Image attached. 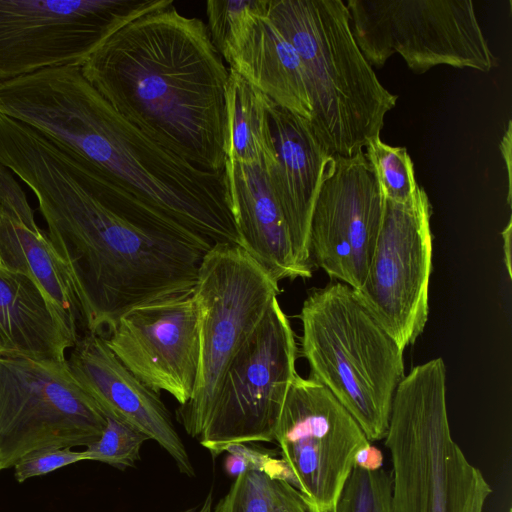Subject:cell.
Listing matches in <instances>:
<instances>
[{
	"label": "cell",
	"mask_w": 512,
	"mask_h": 512,
	"mask_svg": "<svg viewBox=\"0 0 512 512\" xmlns=\"http://www.w3.org/2000/svg\"><path fill=\"white\" fill-rule=\"evenodd\" d=\"M0 114L66 153L115 212L213 246L239 245L224 172L203 170L151 140L110 106L80 66L0 80Z\"/></svg>",
	"instance_id": "obj_1"
},
{
	"label": "cell",
	"mask_w": 512,
	"mask_h": 512,
	"mask_svg": "<svg viewBox=\"0 0 512 512\" xmlns=\"http://www.w3.org/2000/svg\"><path fill=\"white\" fill-rule=\"evenodd\" d=\"M0 163L35 194L86 331L104 336L130 309L194 288L211 243L115 212L90 191L66 153L7 116L0 117Z\"/></svg>",
	"instance_id": "obj_2"
},
{
	"label": "cell",
	"mask_w": 512,
	"mask_h": 512,
	"mask_svg": "<svg viewBox=\"0 0 512 512\" xmlns=\"http://www.w3.org/2000/svg\"><path fill=\"white\" fill-rule=\"evenodd\" d=\"M110 106L151 140L211 172H224L229 69L207 26L171 5L111 35L80 66Z\"/></svg>",
	"instance_id": "obj_3"
},
{
	"label": "cell",
	"mask_w": 512,
	"mask_h": 512,
	"mask_svg": "<svg viewBox=\"0 0 512 512\" xmlns=\"http://www.w3.org/2000/svg\"><path fill=\"white\" fill-rule=\"evenodd\" d=\"M266 14L296 50L313 106L312 130L332 156H353L380 136L398 95L361 53L342 0H266Z\"/></svg>",
	"instance_id": "obj_4"
},
{
	"label": "cell",
	"mask_w": 512,
	"mask_h": 512,
	"mask_svg": "<svg viewBox=\"0 0 512 512\" xmlns=\"http://www.w3.org/2000/svg\"><path fill=\"white\" fill-rule=\"evenodd\" d=\"M384 444L394 512H483L492 488L452 437L441 357L415 366L397 386Z\"/></svg>",
	"instance_id": "obj_5"
},
{
	"label": "cell",
	"mask_w": 512,
	"mask_h": 512,
	"mask_svg": "<svg viewBox=\"0 0 512 512\" xmlns=\"http://www.w3.org/2000/svg\"><path fill=\"white\" fill-rule=\"evenodd\" d=\"M301 353L317 380L359 424L369 442L384 439L403 350L353 288L332 281L309 292L299 314Z\"/></svg>",
	"instance_id": "obj_6"
},
{
	"label": "cell",
	"mask_w": 512,
	"mask_h": 512,
	"mask_svg": "<svg viewBox=\"0 0 512 512\" xmlns=\"http://www.w3.org/2000/svg\"><path fill=\"white\" fill-rule=\"evenodd\" d=\"M279 293L278 282L238 244H216L204 256L193 288L198 376L192 396L176 409L191 437L202 434L231 360Z\"/></svg>",
	"instance_id": "obj_7"
},
{
	"label": "cell",
	"mask_w": 512,
	"mask_h": 512,
	"mask_svg": "<svg viewBox=\"0 0 512 512\" xmlns=\"http://www.w3.org/2000/svg\"><path fill=\"white\" fill-rule=\"evenodd\" d=\"M353 37L370 66L395 53L413 73L438 65L489 72L498 60L470 0H348Z\"/></svg>",
	"instance_id": "obj_8"
},
{
	"label": "cell",
	"mask_w": 512,
	"mask_h": 512,
	"mask_svg": "<svg viewBox=\"0 0 512 512\" xmlns=\"http://www.w3.org/2000/svg\"><path fill=\"white\" fill-rule=\"evenodd\" d=\"M105 426L67 360L0 355V473L38 449L87 447Z\"/></svg>",
	"instance_id": "obj_9"
},
{
	"label": "cell",
	"mask_w": 512,
	"mask_h": 512,
	"mask_svg": "<svg viewBox=\"0 0 512 512\" xmlns=\"http://www.w3.org/2000/svg\"><path fill=\"white\" fill-rule=\"evenodd\" d=\"M297 344L278 299L231 360L200 444L215 458L232 444L274 442L296 372Z\"/></svg>",
	"instance_id": "obj_10"
},
{
	"label": "cell",
	"mask_w": 512,
	"mask_h": 512,
	"mask_svg": "<svg viewBox=\"0 0 512 512\" xmlns=\"http://www.w3.org/2000/svg\"><path fill=\"white\" fill-rule=\"evenodd\" d=\"M171 0H0V80L81 66L128 22Z\"/></svg>",
	"instance_id": "obj_11"
},
{
	"label": "cell",
	"mask_w": 512,
	"mask_h": 512,
	"mask_svg": "<svg viewBox=\"0 0 512 512\" xmlns=\"http://www.w3.org/2000/svg\"><path fill=\"white\" fill-rule=\"evenodd\" d=\"M431 216L432 205L420 186L404 203L384 197L381 229L368 272L362 286L354 290L403 351L422 334L428 319Z\"/></svg>",
	"instance_id": "obj_12"
},
{
	"label": "cell",
	"mask_w": 512,
	"mask_h": 512,
	"mask_svg": "<svg viewBox=\"0 0 512 512\" xmlns=\"http://www.w3.org/2000/svg\"><path fill=\"white\" fill-rule=\"evenodd\" d=\"M281 459L311 512L336 507L365 433L330 390L296 375L276 427Z\"/></svg>",
	"instance_id": "obj_13"
},
{
	"label": "cell",
	"mask_w": 512,
	"mask_h": 512,
	"mask_svg": "<svg viewBox=\"0 0 512 512\" xmlns=\"http://www.w3.org/2000/svg\"><path fill=\"white\" fill-rule=\"evenodd\" d=\"M383 209L384 196L364 151L331 156L311 217L313 265L358 290L376 247Z\"/></svg>",
	"instance_id": "obj_14"
},
{
	"label": "cell",
	"mask_w": 512,
	"mask_h": 512,
	"mask_svg": "<svg viewBox=\"0 0 512 512\" xmlns=\"http://www.w3.org/2000/svg\"><path fill=\"white\" fill-rule=\"evenodd\" d=\"M103 337L121 363L149 388L167 392L179 405L190 399L200 356L193 289L130 309Z\"/></svg>",
	"instance_id": "obj_15"
},
{
	"label": "cell",
	"mask_w": 512,
	"mask_h": 512,
	"mask_svg": "<svg viewBox=\"0 0 512 512\" xmlns=\"http://www.w3.org/2000/svg\"><path fill=\"white\" fill-rule=\"evenodd\" d=\"M71 349L67 358L71 373L105 416L146 434L172 457L181 473L194 477L187 449L160 393L136 378L100 334L86 331Z\"/></svg>",
	"instance_id": "obj_16"
},
{
	"label": "cell",
	"mask_w": 512,
	"mask_h": 512,
	"mask_svg": "<svg viewBox=\"0 0 512 512\" xmlns=\"http://www.w3.org/2000/svg\"><path fill=\"white\" fill-rule=\"evenodd\" d=\"M268 110L276 158L265 171L288 227L296 262L307 279L314 267L309 248L313 207L332 155L308 121L271 99Z\"/></svg>",
	"instance_id": "obj_17"
},
{
	"label": "cell",
	"mask_w": 512,
	"mask_h": 512,
	"mask_svg": "<svg viewBox=\"0 0 512 512\" xmlns=\"http://www.w3.org/2000/svg\"><path fill=\"white\" fill-rule=\"evenodd\" d=\"M223 60L279 106L309 122L312 101L300 58L266 14V0H253L230 33Z\"/></svg>",
	"instance_id": "obj_18"
},
{
	"label": "cell",
	"mask_w": 512,
	"mask_h": 512,
	"mask_svg": "<svg viewBox=\"0 0 512 512\" xmlns=\"http://www.w3.org/2000/svg\"><path fill=\"white\" fill-rule=\"evenodd\" d=\"M224 174L239 245L278 283L306 279L265 169L226 159Z\"/></svg>",
	"instance_id": "obj_19"
},
{
	"label": "cell",
	"mask_w": 512,
	"mask_h": 512,
	"mask_svg": "<svg viewBox=\"0 0 512 512\" xmlns=\"http://www.w3.org/2000/svg\"><path fill=\"white\" fill-rule=\"evenodd\" d=\"M75 343L36 283L0 268V355L63 362Z\"/></svg>",
	"instance_id": "obj_20"
},
{
	"label": "cell",
	"mask_w": 512,
	"mask_h": 512,
	"mask_svg": "<svg viewBox=\"0 0 512 512\" xmlns=\"http://www.w3.org/2000/svg\"><path fill=\"white\" fill-rule=\"evenodd\" d=\"M0 268L20 273L43 291L76 342L83 324L72 277L44 232L37 234L0 206Z\"/></svg>",
	"instance_id": "obj_21"
},
{
	"label": "cell",
	"mask_w": 512,
	"mask_h": 512,
	"mask_svg": "<svg viewBox=\"0 0 512 512\" xmlns=\"http://www.w3.org/2000/svg\"><path fill=\"white\" fill-rule=\"evenodd\" d=\"M269 98L232 69L226 86V159L265 170L276 153L269 121Z\"/></svg>",
	"instance_id": "obj_22"
},
{
	"label": "cell",
	"mask_w": 512,
	"mask_h": 512,
	"mask_svg": "<svg viewBox=\"0 0 512 512\" xmlns=\"http://www.w3.org/2000/svg\"><path fill=\"white\" fill-rule=\"evenodd\" d=\"M364 154L386 199L404 203L412 198L419 185L405 147L390 146L376 136L367 143Z\"/></svg>",
	"instance_id": "obj_23"
},
{
	"label": "cell",
	"mask_w": 512,
	"mask_h": 512,
	"mask_svg": "<svg viewBox=\"0 0 512 512\" xmlns=\"http://www.w3.org/2000/svg\"><path fill=\"white\" fill-rule=\"evenodd\" d=\"M336 512H394L392 475L384 468L354 466L336 504Z\"/></svg>",
	"instance_id": "obj_24"
},
{
	"label": "cell",
	"mask_w": 512,
	"mask_h": 512,
	"mask_svg": "<svg viewBox=\"0 0 512 512\" xmlns=\"http://www.w3.org/2000/svg\"><path fill=\"white\" fill-rule=\"evenodd\" d=\"M150 438L130 424L106 416L100 437L85 447L86 460H93L124 470L140 460L142 445Z\"/></svg>",
	"instance_id": "obj_25"
},
{
	"label": "cell",
	"mask_w": 512,
	"mask_h": 512,
	"mask_svg": "<svg viewBox=\"0 0 512 512\" xmlns=\"http://www.w3.org/2000/svg\"><path fill=\"white\" fill-rule=\"evenodd\" d=\"M260 471H248L235 478L213 512H271L279 483Z\"/></svg>",
	"instance_id": "obj_26"
},
{
	"label": "cell",
	"mask_w": 512,
	"mask_h": 512,
	"mask_svg": "<svg viewBox=\"0 0 512 512\" xmlns=\"http://www.w3.org/2000/svg\"><path fill=\"white\" fill-rule=\"evenodd\" d=\"M86 460L83 451L69 447L42 448L30 452L13 467L14 477L22 483L32 477L43 476L60 468Z\"/></svg>",
	"instance_id": "obj_27"
},
{
	"label": "cell",
	"mask_w": 512,
	"mask_h": 512,
	"mask_svg": "<svg viewBox=\"0 0 512 512\" xmlns=\"http://www.w3.org/2000/svg\"><path fill=\"white\" fill-rule=\"evenodd\" d=\"M252 2L253 0H210L206 3L208 33L220 55L231 31Z\"/></svg>",
	"instance_id": "obj_28"
},
{
	"label": "cell",
	"mask_w": 512,
	"mask_h": 512,
	"mask_svg": "<svg viewBox=\"0 0 512 512\" xmlns=\"http://www.w3.org/2000/svg\"><path fill=\"white\" fill-rule=\"evenodd\" d=\"M0 206L33 232L37 234L43 232L36 224L34 212L24 191L14 178L13 172L2 163H0Z\"/></svg>",
	"instance_id": "obj_29"
},
{
	"label": "cell",
	"mask_w": 512,
	"mask_h": 512,
	"mask_svg": "<svg viewBox=\"0 0 512 512\" xmlns=\"http://www.w3.org/2000/svg\"><path fill=\"white\" fill-rule=\"evenodd\" d=\"M271 512H311L299 491L288 482L280 481Z\"/></svg>",
	"instance_id": "obj_30"
},
{
	"label": "cell",
	"mask_w": 512,
	"mask_h": 512,
	"mask_svg": "<svg viewBox=\"0 0 512 512\" xmlns=\"http://www.w3.org/2000/svg\"><path fill=\"white\" fill-rule=\"evenodd\" d=\"M354 466L368 471H376L383 466V454L369 442L355 454Z\"/></svg>",
	"instance_id": "obj_31"
},
{
	"label": "cell",
	"mask_w": 512,
	"mask_h": 512,
	"mask_svg": "<svg viewBox=\"0 0 512 512\" xmlns=\"http://www.w3.org/2000/svg\"><path fill=\"white\" fill-rule=\"evenodd\" d=\"M501 154L506 164L507 175H508V196L507 202L511 203V121L508 122L507 130L503 135L500 144Z\"/></svg>",
	"instance_id": "obj_32"
},
{
	"label": "cell",
	"mask_w": 512,
	"mask_h": 512,
	"mask_svg": "<svg viewBox=\"0 0 512 512\" xmlns=\"http://www.w3.org/2000/svg\"><path fill=\"white\" fill-rule=\"evenodd\" d=\"M511 218L509 219L507 226L502 231L503 237V251H504V264L511 278Z\"/></svg>",
	"instance_id": "obj_33"
},
{
	"label": "cell",
	"mask_w": 512,
	"mask_h": 512,
	"mask_svg": "<svg viewBox=\"0 0 512 512\" xmlns=\"http://www.w3.org/2000/svg\"><path fill=\"white\" fill-rule=\"evenodd\" d=\"M192 512H213V495L212 490L207 494L204 501L200 505V507H197L193 509Z\"/></svg>",
	"instance_id": "obj_34"
},
{
	"label": "cell",
	"mask_w": 512,
	"mask_h": 512,
	"mask_svg": "<svg viewBox=\"0 0 512 512\" xmlns=\"http://www.w3.org/2000/svg\"><path fill=\"white\" fill-rule=\"evenodd\" d=\"M194 508H190V509H187V510H184V511H181V512H192Z\"/></svg>",
	"instance_id": "obj_35"
},
{
	"label": "cell",
	"mask_w": 512,
	"mask_h": 512,
	"mask_svg": "<svg viewBox=\"0 0 512 512\" xmlns=\"http://www.w3.org/2000/svg\"><path fill=\"white\" fill-rule=\"evenodd\" d=\"M328 512H336V509L334 508V509H332V510H330Z\"/></svg>",
	"instance_id": "obj_36"
}]
</instances>
